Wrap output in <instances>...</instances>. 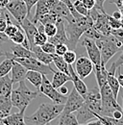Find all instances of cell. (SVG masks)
<instances>
[{
  "label": "cell",
  "mask_w": 123,
  "mask_h": 125,
  "mask_svg": "<svg viewBox=\"0 0 123 125\" xmlns=\"http://www.w3.org/2000/svg\"><path fill=\"white\" fill-rule=\"evenodd\" d=\"M62 58H63V60L65 61V62H66L67 64H72V63H74L75 61H76L77 55L74 50L68 49V50L62 55Z\"/></svg>",
  "instance_id": "35"
},
{
  "label": "cell",
  "mask_w": 123,
  "mask_h": 125,
  "mask_svg": "<svg viewBox=\"0 0 123 125\" xmlns=\"http://www.w3.org/2000/svg\"><path fill=\"white\" fill-rule=\"evenodd\" d=\"M25 38H26L25 33L23 31V29L21 28V26H20V28L18 29V31L15 33V36L13 38H11V41L15 44H21L23 42V41L25 40Z\"/></svg>",
  "instance_id": "36"
},
{
  "label": "cell",
  "mask_w": 123,
  "mask_h": 125,
  "mask_svg": "<svg viewBox=\"0 0 123 125\" xmlns=\"http://www.w3.org/2000/svg\"><path fill=\"white\" fill-rule=\"evenodd\" d=\"M25 110H20L18 113L9 114L2 119V122L6 125H26L25 123Z\"/></svg>",
  "instance_id": "19"
},
{
  "label": "cell",
  "mask_w": 123,
  "mask_h": 125,
  "mask_svg": "<svg viewBox=\"0 0 123 125\" xmlns=\"http://www.w3.org/2000/svg\"><path fill=\"white\" fill-rule=\"evenodd\" d=\"M115 75H116V77H117V80H118V82H119V85H120V87H121V88L123 89V74L121 73V72H120V67L116 69Z\"/></svg>",
  "instance_id": "49"
},
{
  "label": "cell",
  "mask_w": 123,
  "mask_h": 125,
  "mask_svg": "<svg viewBox=\"0 0 123 125\" xmlns=\"http://www.w3.org/2000/svg\"><path fill=\"white\" fill-rule=\"evenodd\" d=\"M92 26L93 21L90 16H81L78 18H74L71 22H67L65 30L68 38V48L70 50H75L81 37Z\"/></svg>",
  "instance_id": "3"
},
{
  "label": "cell",
  "mask_w": 123,
  "mask_h": 125,
  "mask_svg": "<svg viewBox=\"0 0 123 125\" xmlns=\"http://www.w3.org/2000/svg\"><path fill=\"white\" fill-rule=\"evenodd\" d=\"M10 0H0V8H5Z\"/></svg>",
  "instance_id": "53"
},
{
  "label": "cell",
  "mask_w": 123,
  "mask_h": 125,
  "mask_svg": "<svg viewBox=\"0 0 123 125\" xmlns=\"http://www.w3.org/2000/svg\"><path fill=\"white\" fill-rule=\"evenodd\" d=\"M48 41V37L46 36L44 33H40L38 32L34 38V44L35 45H39L41 46L42 44H44L46 42Z\"/></svg>",
  "instance_id": "37"
},
{
  "label": "cell",
  "mask_w": 123,
  "mask_h": 125,
  "mask_svg": "<svg viewBox=\"0 0 123 125\" xmlns=\"http://www.w3.org/2000/svg\"><path fill=\"white\" fill-rule=\"evenodd\" d=\"M76 115L73 113H62L58 125H78Z\"/></svg>",
  "instance_id": "28"
},
{
  "label": "cell",
  "mask_w": 123,
  "mask_h": 125,
  "mask_svg": "<svg viewBox=\"0 0 123 125\" xmlns=\"http://www.w3.org/2000/svg\"><path fill=\"white\" fill-rule=\"evenodd\" d=\"M112 3L115 4V6H116L117 9H118V8L121 7V5L123 4V0H112Z\"/></svg>",
  "instance_id": "52"
},
{
  "label": "cell",
  "mask_w": 123,
  "mask_h": 125,
  "mask_svg": "<svg viewBox=\"0 0 123 125\" xmlns=\"http://www.w3.org/2000/svg\"><path fill=\"white\" fill-rule=\"evenodd\" d=\"M81 43L86 48L89 59L92 62L93 65L101 64V54H100V50L97 46L95 41H93L90 38L84 37Z\"/></svg>",
  "instance_id": "12"
},
{
  "label": "cell",
  "mask_w": 123,
  "mask_h": 125,
  "mask_svg": "<svg viewBox=\"0 0 123 125\" xmlns=\"http://www.w3.org/2000/svg\"><path fill=\"white\" fill-rule=\"evenodd\" d=\"M52 58H53V62L55 63V65L57 66V68L60 71H62V72L69 75V71H68V65L69 64H67L65 62V61L62 58V56L57 55L56 53H54V54H52Z\"/></svg>",
  "instance_id": "29"
},
{
  "label": "cell",
  "mask_w": 123,
  "mask_h": 125,
  "mask_svg": "<svg viewBox=\"0 0 123 125\" xmlns=\"http://www.w3.org/2000/svg\"><path fill=\"white\" fill-rule=\"evenodd\" d=\"M14 60L12 58H7L0 63V77L8 75L9 72L12 70Z\"/></svg>",
  "instance_id": "31"
},
{
  "label": "cell",
  "mask_w": 123,
  "mask_h": 125,
  "mask_svg": "<svg viewBox=\"0 0 123 125\" xmlns=\"http://www.w3.org/2000/svg\"><path fill=\"white\" fill-rule=\"evenodd\" d=\"M112 16L113 17V18H115V19H118V20H120L121 18H122L123 16L121 15V13L119 12V11H116V12H113V14L112 15Z\"/></svg>",
  "instance_id": "50"
},
{
  "label": "cell",
  "mask_w": 123,
  "mask_h": 125,
  "mask_svg": "<svg viewBox=\"0 0 123 125\" xmlns=\"http://www.w3.org/2000/svg\"><path fill=\"white\" fill-rule=\"evenodd\" d=\"M119 94H120V95H121V98H122V106H121V110H122V115H123V89H120Z\"/></svg>",
  "instance_id": "56"
},
{
  "label": "cell",
  "mask_w": 123,
  "mask_h": 125,
  "mask_svg": "<svg viewBox=\"0 0 123 125\" xmlns=\"http://www.w3.org/2000/svg\"><path fill=\"white\" fill-rule=\"evenodd\" d=\"M68 81H71V78L68 74H65L62 71H55L54 75H53V79L51 81V84L55 89L58 90Z\"/></svg>",
  "instance_id": "25"
},
{
  "label": "cell",
  "mask_w": 123,
  "mask_h": 125,
  "mask_svg": "<svg viewBox=\"0 0 123 125\" xmlns=\"http://www.w3.org/2000/svg\"><path fill=\"white\" fill-rule=\"evenodd\" d=\"M107 16L106 12H101L95 7L90 10V16L93 21V27L104 36H110L112 31Z\"/></svg>",
  "instance_id": "8"
},
{
  "label": "cell",
  "mask_w": 123,
  "mask_h": 125,
  "mask_svg": "<svg viewBox=\"0 0 123 125\" xmlns=\"http://www.w3.org/2000/svg\"><path fill=\"white\" fill-rule=\"evenodd\" d=\"M108 21H109V24L111 26L112 29H117V28H120V20L118 19H115L113 18L112 16L108 15Z\"/></svg>",
  "instance_id": "44"
},
{
  "label": "cell",
  "mask_w": 123,
  "mask_h": 125,
  "mask_svg": "<svg viewBox=\"0 0 123 125\" xmlns=\"http://www.w3.org/2000/svg\"><path fill=\"white\" fill-rule=\"evenodd\" d=\"M59 90H60V93L62 94H63V95H66V94H68V89L66 87H64V86H62Z\"/></svg>",
  "instance_id": "51"
},
{
  "label": "cell",
  "mask_w": 123,
  "mask_h": 125,
  "mask_svg": "<svg viewBox=\"0 0 123 125\" xmlns=\"http://www.w3.org/2000/svg\"><path fill=\"white\" fill-rule=\"evenodd\" d=\"M100 95H101V115L112 116L114 111H122L121 106L118 104L117 99L113 96L112 90L110 89L109 85L105 84L99 89Z\"/></svg>",
  "instance_id": "6"
},
{
  "label": "cell",
  "mask_w": 123,
  "mask_h": 125,
  "mask_svg": "<svg viewBox=\"0 0 123 125\" xmlns=\"http://www.w3.org/2000/svg\"><path fill=\"white\" fill-rule=\"evenodd\" d=\"M6 9L5 8H0V18H3L6 16Z\"/></svg>",
  "instance_id": "54"
},
{
  "label": "cell",
  "mask_w": 123,
  "mask_h": 125,
  "mask_svg": "<svg viewBox=\"0 0 123 125\" xmlns=\"http://www.w3.org/2000/svg\"><path fill=\"white\" fill-rule=\"evenodd\" d=\"M49 13V6H48V0H39L36 4V12L33 16V18L31 19L33 23L36 25L39 22L40 16H41L44 14Z\"/></svg>",
  "instance_id": "20"
},
{
  "label": "cell",
  "mask_w": 123,
  "mask_h": 125,
  "mask_svg": "<svg viewBox=\"0 0 123 125\" xmlns=\"http://www.w3.org/2000/svg\"><path fill=\"white\" fill-rule=\"evenodd\" d=\"M57 32V26L56 23H48L44 25V34L48 38L53 37Z\"/></svg>",
  "instance_id": "39"
},
{
  "label": "cell",
  "mask_w": 123,
  "mask_h": 125,
  "mask_svg": "<svg viewBox=\"0 0 123 125\" xmlns=\"http://www.w3.org/2000/svg\"><path fill=\"white\" fill-rule=\"evenodd\" d=\"M48 6L49 13L56 15L59 18L65 20L66 22H71L74 19L68 7L63 2H61L59 0H48Z\"/></svg>",
  "instance_id": "11"
},
{
  "label": "cell",
  "mask_w": 123,
  "mask_h": 125,
  "mask_svg": "<svg viewBox=\"0 0 123 125\" xmlns=\"http://www.w3.org/2000/svg\"><path fill=\"white\" fill-rule=\"evenodd\" d=\"M73 6H74L75 10H76L80 15L85 16H90V10H88V9L85 7V5L82 3L81 0H78V1L73 2Z\"/></svg>",
  "instance_id": "34"
},
{
  "label": "cell",
  "mask_w": 123,
  "mask_h": 125,
  "mask_svg": "<svg viewBox=\"0 0 123 125\" xmlns=\"http://www.w3.org/2000/svg\"><path fill=\"white\" fill-rule=\"evenodd\" d=\"M81 1L88 10H92V8L95 7V4H96L95 0H81Z\"/></svg>",
  "instance_id": "46"
},
{
  "label": "cell",
  "mask_w": 123,
  "mask_h": 125,
  "mask_svg": "<svg viewBox=\"0 0 123 125\" xmlns=\"http://www.w3.org/2000/svg\"><path fill=\"white\" fill-rule=\"evenodd\" d=\"M40 91H31L27 87L25 80L20 81L18 83V87L13 89L11 94V101L13 107H15L19 110H26L31 102L40 96Z\"/></svg>",
  "instance_id": "4"
},
{
  "label": "cell",
  "mask_w": 123,
  "mask_h": 125,
  "mask_svg": "<svg viewBox=\"0 0 123 125\" xmlns=\"http://www.w3.org/2000/svg\"><path fill=\"white\" fill-rule=\"evenodd\" d=\"M13 82L9 75L0 77V95L1 96H11L13 91Z\"/></svg>",
  "instance_id": "23"
},
{
  "label": "cell",
  "mask_w": 123,
  "mask_h": 125,
  "mask_svg": "<svg viewBox=\"0 0 123 125\" xmlns=\"http://www.w3.org/2000/svg\"><path fill=\"white\" fill-rule=\"evenodd\" d=\"M31 51L34 53L36 59H38L40 62H43L45 64H51L53 62V58H52V54H48L44 52L41 47L39 45H34L31 48Z\"/></svg>",
  "instance_id": "21"
},
{
  "label": "cell",
  "mask_w": 123,
  "mask_h": 125,
  "mask_svg": "<svg viewBox=\"0 0 123 125\" xmlns=\"http://www.w3.org/2000/svg\"><path fill=\"white\" fill-rule=\"evenodd\" d=\"M75 62V71L81 79H85L92 72L94 65L89 57L81 56L76 59Z\"/></svg>",
  "instance_id": "14"
},
{
  "label": "cell",
  "mask_w": 123,
  "mask_h": 125,
  "mask_svg": "<svg viewBox=\"0 0 123 125\" xmlns=\"http://www.w3.org/2000/svg\"><path fill=\"white\" fill-rule=\"evenodd\" d=\"M5 9L10 15L13 16L18 24L28 16L27 7L22 0H10Z\"/></svg>",
  "instance_id": "10"
},
{
  "label": "cell",
  "mask_w": 123,
  "mask_h": 125,
  "mask_svg": "<svg viewBox=\"0 0 123 125\" xmlns=\"http://www.w3.org/2000/svg\"><path fill=\"white\" fill-rule=\"evenodd\" d=\"M84 37H87V38H90V39H92L93 41H98V40H101L103 37H104V35H102L100 32H98L93 26L91 27V28H89L87 31L84 33Z\"/></svg>",
  "instance_id": "33"
},
{
  "label": "cell",
  "mask_w": 123,
  "mask_h": 125,
  "mask_svg": "<svg viewBox=\"0 0 123 125\" xmlns=\"http://www.w3.org/2000/svg\"><path fill=\"white\" fill-rule=\"evenodd\" d=\"M10 53V52H9ZM12 56L17 57V58H31V57H35L34 53L31 51L30 49L25 48L22 46L21 44H15L12 47V52L10 53Z\"/></svg>",
  "instance_id": "24"
},
{
  "label": "cell",
  "mask_w": 123,
  "mask_h": 125,
  "mask_svg": "<svg viewBox=\"0 0 123 125\" xmlns=\"http://www.w3.org/2000/svg\"><path fill=\"white\" fill-rule=\"evenodd\" d=\"M45 125H51L50 123H47V124H45Z\"/></svg>",
  "instance_id": "62"
},
{
  "label": "cell",
  "mask_w": 123,
  "mask_h": 125,
  "mask_svg": "<svg viewBox=\"0 0 123 125\" xmlns=\"http://www.w3.org/2000/svg\"><path fill=\"white\" fill-rule=\"evenodd\" d=\"M3 55H5V53H3V52H2L1 50H0V57H2Z\"/></svg>",
  "instance_id": "59"
},
{
  "label": "cell",
  "mask_w": 123,
  "mask_h": 125,
  "mask_svg": "<svg viewBox=\"0 0 123 125\" xmlns=\"http://www.w3.org/2000/svg\"><path fill=\"white\" fill-rule=\"evenodd\" d=\"M39 91L41 94H43L47 98H50L56 104H64L67 98V96L62 94L60 92L57 91V89L52 86L51 82L44 74H42V81L39 88Z\"/></svg>",
  "instance_id": "9"
},
{
  "label": "cell",
  "mask_w": 123,
  "mask_h": 125,
  "mask_svg": "<svg viewBox=\"0 0 123 125\" xmlns=\"http://www.w3.org/2000/svg\"><path fill=\"white\" fill-rule=\"evenodd\" d=\"M22 1L25 3V5H26V7H27V12H28V16H27V17H29L32 8L37 4V2H38L39 0H22Z\"/></svg>",
  "instance_id": "45"
},
{
  "label": "cell",
  "mask_w": 123,
  "mask_h": 125,
  "mask_svg": "<svg viewBox=\"0 0 123 125\" xmlns=\"http://www.w3.org/2000/svg\"><path fill=\"white\" fill-rule=\"evenodd\" d=\"M8 115H6L5 113H3L2 111H0V121H2V119L5 117V116H7Z\"/></svg>",
  "instance_id": "55"
},
{
  "label": "cell",
  "mask_w": 123,
  "mask_h": 125,
  "mask_svg": "<svg viewBox=\"0 0 123 125\" xmlns=\"http://www.w3.org/2000/svg\"><path fill=\"white\" fill-rule=\"evenodd\" d=\"M122 54L119 56V58L115 61V62H113L112 63V65H111V67H110V69H108V72H110V73H113V74H115V72H116V69L117 68H119L121 65H123V48H122Z\"/></svg>",
  "instance_id": "38"
},
{
  "label": "cell",
  "mask_w": 123,
  "mask_h": 125,
  "mask_svg": "<svg viewBox=\"0 0 123 125\" xmlns=\"http://www.w3.org/2000/svg\"><path fill=\"white\" fill-rule=\"evenodd\" d=\"M107 83L108 85H109V87H110V89L112 90L113 94V96L117 99L118 94H119V91H120V85H119V82L117 80L116 75L108 72Z\"/></svg>",
  "instance_id": "26"
},
{
  "label": "cell",
  "mask_w": 123,
  "mask_h": 125,
  "mask_svg": "<svg viewBox=\"0 0 123 125\" xmlns=\"http://www.w3.org/2000/svg\"><path fill=\"white\" fill-rule=\"evenodd\" d=\"M59 1L63 2L64 4H66V6L68 7V9H69V11H70L71 15H72V16H73L74 18H78V17H80V16H82V15H80L76 10H75V8H74L73 3L71 2V0H59Z\"/></svg>",
  "instance_id": "40"
},
{
  "label": "cell",
  "mask_w": 123,
  "mask_h": 125,
  "mask_svg": "<svg viewBox=\"0 0 123 125\" xmlns=\"http://www.w3.org/2000/svg\"><path fill=\"white\" fill-rule=\"evenodd\" d=\"M83 103H84V96L79 94L75 89H73L66 98V101L63 105V110L62 113L77 112L82 107Z\"/></svg>",
  "instance_id": "13"
},
{
  "label": "cell",
  "mask_w": 123,
  "mask_h": 125,
  "mask_svg": "<svg viewBox=\"0 0 123 125\" xmlns=\"http://www.w3.org/2000/svg\"><path fill=\"white\" fill-rule=\"evenodd\" d=\"M5 55H6L7 58H12L13 60L21 63L27 70L39 71V72H41V74H44V75L55 72V70L51 67L50 64H45L43 62H40L38 59H36L34 57H31V58H17V57L12 56L9 52H6Z\"/></svg>",
  "instance_id": "7"
},
{
  "label": "cell",
  "mask_w": 123,
  "mask_h": 125,
  "mask_svg": "<svg viewBox=\"0 0 123 125\" xmlns=\"http://www.w3.org/2000/svg\"><path fill=\"white\" fill-rule=\"evenodd\" d=\"M118 11L121 13V15H122V16H123V4L121 5V7H120V8H118Z\"/></svg>",
  "instance_id": "57"
},
{
  "label": "cell",
  "mask_w": 123,
  "mask_h": 125,
  "mask_svg": "<svg viewBox=\"0 0 123 125\" xmlns=\"http://www.w3.org/2000/svg\"><path fill=\"white\" fill-rule=\"evenodd\" d=\"M13 108V104L11 101V96H1L0 95V111L9 115Z\"/></svg>",
  "instance_id": "30"
},
{
  "label": "cell",
  "mask_w": 123,
  "mask_h": 125,
  "mask_svg": "<svg viewBox=\"0 0 123 125\" xmlns=\"http://www.w3.org/2000/svg\"><path fill=\"white\" fill-rule=\"evenodd\" d=\"M84 96V103L82 107L77 111V120L79 123H86L92 119H96L95 114L101 115V95L99 89L95 88L91 91L88 90Z\"/></svg>",
  "instance_id": "1"
},
{
  "label": "cell",
  "mask_w": 123,
  "mask_h": 125,
  "mask_svg": "<svg viewBox=\"0 0 123 125\" xmlns=\"http://www.w3.org/2000/svg\"><path fill=\"white\" fill-rule=\"evenodd\" d=\"M58 16L52 13H47V14H44L41 16H40L39 18V22L45 25V24H48V23H56L57 20H58ZM38 22V23H39Z\"/></svg>",
  "instance_id": "32"
},
{
  "label": "cell",
  "mask_w": 123,
  "mask_h": 125,
  "mask_svg": "<svg viewBox=\"0 0 123 125\" xmlns=\"http://www.w3.org/2000/svg\"><path fill=\"white\" fill-rule=\"evenodd\" d=\"M0 125H6L4 122H2V121H0Z\"/></svg>",
  "instance_id": "60"
},
{
  "label": "cell",
  "mask_w": 123,
  "mask_h": 125,
  "mask_svg": "<svg viewBox=\"0 0 123 125\" xmlns=\"http://www.w3.org/2000/svg\"><path fill=\"white\" fill-rule=\"evenodd\" d=\"M120 27H121V28H123V17L120 19Z\"/></svg>",
  "instance_id": "58"
},
{
  "label": "cell",
  "mask_w": 123,
  "mask_h": 125,
  "mask_svg": "<svg viewBox=\"0 0 123 125\" xmlns=\"http://www.w3.org/2000/svg\"><path fill=\"white\" fill-rule=\"evenodd\" d=\"M69 48L67 46V44H64V43H59V44H56L55 45V53L57 55H60L62 56Z\"/></svg>",
  "instance_id": "41"
},
{
  "label": "cell",
  "mask_w": 123,
  "mask_h": 125,
  "mask_svg": "<svg viewBox=\"0 0 123 125\" xmlns=\"http://www.w3.org/2000/svg\"><path fill=\"white\" fill-rule=\"evenodd\" d=\"M26 79L30 82L31 84L39 89L41 84V81H42V74L39 71H35V70H27L26 72Z\"/></svg>",
  "instance_id": "27"
},
{
  "label": "cell",
  "mask_w": 123,
  "mask_h": 125,
  "mask_svg": "<svg viewBox=\"0 0 123 125\" xmlns=\"http://www.w3.org/2000/svg\"><path fill=\"white\" fill-rule=\"evenodd\" d=\"M6 27H7V19H6V17L0 18V34L4 33Z\"/></svg>",
  "instance_id": "48"
},
{
  "label": "cell",
  "mask_w": 123,
  "mask_h": 125,
  "mask_svg": "<svg viewBox=\"0 0 123 125\" xmlns=\"http://www.w3.org/2000/svg\"><path fill=\"white\" fill-rule=\"evenodd\" d=\"M41 49L46 52V53H48V54H54L55 53V44H53L52 42H46L44 44H42L41 45Z\"/></svg>",
  "instance_id": "43"
},
{
  "label": "cell",
  "mask_w": 123,
  "mask_h": 125,
  "mask_svg": "<svg viewBox=\"0 0 123 125\" xmlns=\"http://www.w3.org/2000/svg\"><path fill=\"white\" fill-rule=\"evenodd\" d=\"M95 42L100 50L102 65H106L107 62L123 48L122 43L113 35L104 36L101 40H98Z\"/></svg>",
  "instance_id": "5"
},
{
  "label": "cell",
  "mask_w": 123,
  "mask_h": 125,
  "mask_svg": "<svg viewBox=\"0 0 123 125\" xmlns=\"http://www.w3.org/2000/svg\"><path fill=\"white\" fill-rule=\"evenodd\" d=\"M68 71H69V76L71 78V81H72V83L74 85V89L81 95H85V94H87V92H88V87L84 83L83 79H81L77 75L76 71L73 68L72 64H69L68 65Z\"/></svg>",
  "instance_id": "17"
},
{
  "label": "cell",
  "mask_w": 123,
  "mask_h": 125,
  "mask_svg": "<svg viewBox=\"0 0 123 125\" xmlns=\"http://www.w3.org/2000/svg\"><path fill=\"white\" fill-rule=\"evenodd\" d=\"M106 0H95L96 4H95V8L98 9L99 11L101 12H105V9H104V3H105Z\"/></svg>",
  "instance_id": "47"
},
{
  "label": "cell",
  "mask_w": 123,
  "mask_h": 125,
  "mask_svg": "<svg viewBox=\"0 0 123 125\" xmlns=\"http://www.w3.org/2000/svg\"><path fill=\"white\" fill-rule=\"evenodd\" d=\"M64 104L43 103L33 115L25 116V123L28 125H45L61 115Z\"/></svg>",
  "instance_id": "2"
},
{
  "label": "cell",
  "mask_w": 123,
  "mask_h": 125,
  "mask_svg": "<svg viewBox=\"0 0 123 125\" xmlns=\"http://www.w3.org/2000/svg\"><path fill=\"white\" fill-rule=\"evenodd\" d=\"M111 35H113L116 40H118L123 45V28H117V29H112Z\"/></svg>",
  "instance_id": "42"
},
{
  "label": "cell",
  "mask_w": 123,
  "mask_h": 125,
  "mask_svg": "<svg viewBox=\"0 0 123 125\" xmlns=\"http://www.w3.org/2000/svg\"><path fill=\"white\" fill-rule=\"evenodd\" d=\"M65 22H66L65 20L62 18H58L56 22L57 32L53 37L48 38V42H52L55 45L59 43H64V44H67L68 46V38H67V34L65 30Z\"/></svg>",
  "instance_id": "15"
},
{
  "label": "cell",
  "mask_w": 123,
  "mask_h": 125,
  "mask_svg": "<svg viewBox=\"0 0 123 125\" xmlns=\"http://www.w3.org/2000/svg\"><path fill=\"white\" fill-rule=\"evenodd\" d=\"M19 25L21 26V28L23 29V31L25 33V36L30 43V50L31 48L34 46V38L36 36V34L38 33V28H37V25L35 23L32 22L29 17H25L20 23Z\"/></svg>",
  "instance_id": "16"
},
{
  "label": "cell",
  "mask_w": 123,
  "mask_h": 125,
  "mask_svg": "<svg viewBox=\"0 0 123 125\" xmlns=\"http://www.w3.org/2000/svg\"><path fill=\"white\" fill-rule=\"evenodd\" d=\"M12 82L13 84H17L20 81H23L26 79V72L27 69L18 62H16L14 60V63H13V67H12Z\"/></svg>",
  "instance_id": "18"
},
{
  "label": "cell",
  "mask_w": 123,
  "mask_h": 125,
  "mask_svg": "<svg viewBox=\"0 0 123 125\" xmlns=\"http://www.w3.org/2000/svg\"><path fill=\"white\" fill-rule=\"evenodd\" d=\"M75 1H78V0H71V2L73 3V2H75Z\"/></svg>",
  "instance_id": "61"
},
{
  "label": "cell",
  "mask_w": 123,
  "mask_h": 125,
  "mask_svg": "<svg viewBox=\"0 0 123 125\" xmlns=\"http://www.w3.org/2000/svg\"><path fill=\"white\" fill-rule=\"evenodd\" d=\"M93 69L95 71V77H96V81H97L98 89H100L102 86L107 84L108 69L106 68V65H102V64L94 65Z\"/></svg>",
  "instance_id": "22"
}]
</instances>
